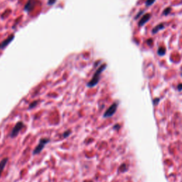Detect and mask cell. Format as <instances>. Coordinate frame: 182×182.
<instances>
[{"label": "cell", "instance_id": "18", "mask_svg": "<svg viewBox=\"0 0 182 182\" xmlns=\"http://www.w3.org/2000/svg\"><path fill=\"white\" fill-rule=\"evenodd\" d=\"M56 0H49V1H48V4H54L55 2H56Z\"/></svg>", "mask_w": 182, "mask_h": 182}, {"label": "cell", "instance_id": "11", "mask_svg": "<svg viewBox=\"0 0 182 182\" xmlns=\"http://www.w3.org/2000/svg\"><path fill=\"white\" fill-rule=\"evenodd\" d=\"M155 1H156V0H146V2H145L146 6H148V7H149V6L152 5V4L154 3Z\"/></svg>", "mask_w": 182, "mask_h": 182}, {"label": "cell", "instance_id": "2", "mask_svg": "<svg viewBox=\"0 0 182 182\" xmlns=\"http://www.w3.org/2000/svg\"><path fill=\"white\" fill-rule=\"evenodd\" d=\"M49 141H50L49 139H48V138L41 139V140L39 141L38 144L36 146L35 149L34 150V152H33L34 154L36 155V154H39L40 152H41V151L43 150V149L44 148V146H45L47 144H48V142H49Z\"/></svg>", "mask_w": 182, "mask_h": 182}, {"label": "cell", "instance_id": "3", "mask_svg": "<svg viewBox=\"0 0 182 182\" xmlns=\"http://www.w3.org/2000/svg\"><path fill=\"white\" fill-rule=\"evenodd\" d=\"M24 127V125L22 122H19L16 124V125L14 126V128H13L12 131H11L10 136H11V138H14V137H17L19 134V133L20 132V131L21 130V129Z\"/></svg>", "mask_w": 182, "mask_h": 182}, {"label": "cell", "instance_id": "12", "mask_svg": "<svg viewBox=\"0 0 182 182\" xmlns=\"http://www.w3.org/2000/svg\"><path fill=\"white\" fill-rule=\"evenodd\" d=\"M171 9L170 8V7H168V8L165 9H164V11H163V14L164 15H168V14L170 13V11H171Z\"/></svg>", "mask_w": 182, "mask_h": 182}, {"label": "cell", "instance_id": "9", "mask_svg": "<svg viewBox=\"0 0 182 182\" xmlns=\"http://www.w3.org/2000/svg\"><path fill=\"white\" fill-rule=\"evenodd\" d=\"M35 3H36V1H35V0H29V1H28L26 6L25 7V9H26V11H29L30 9H32V8L34 7Z\"/></svg>", "mask_w": 182, "mask_h": 182}, {"label": "cell", "instance_id": "4", "mask_svg": "<svg viewBox=\"0 0 182 182\" xmlns=\"http://www.w3.org/2000/svg\"><path fill=\"white\" fill-rule=\"evenodd\" d=\"M118 103H114L108 109L106 110V112H105L104 117L105 118H110L112 117L114 114L116 112L117 108H118Z\"/></svg>", "mask_w": 182, "mask_h": 182}, {"label": "cell", "instance_id": "14", "mask_svg": "<svg viewBox=\"0 0 182 182\" xmlns=\"http://www.w3.org/2000/svg\"><path fill=\"white\" fill-rule=\"evenodd\" d=\"M71 134V131H67V132H66L65 133H63V137H69V135H70Z\"/></svg>", "mask_w": 182, "mask_h": 182}, {"label": "cell", "instance_id": "15", "mask_svg": "<svg viewBox=\"0 0 182 182\" xmlns=\"http://www.w3.org/2000/svg\"><path fill=\"white\" fill-rule=\"evenodd\" d=\"M159 102V98H156L153 100V103H154V105H156L158 104Z\"/></svg>", "mask_w": 182, "mask_h": 182}, {"label": "cell", "instance_id": "13", "mask_svg": "<svg viewBox=\"0 0 182 182\" xmlns=\"http://www.w3.org/2000/svg\"><path fill=\"white\" fill-rule=\"evenodd\" d=\"M144 10H142V11H140V12H139V13H138V14H137V16H136V17H134V19H138V18H139V17H140V16H141V15H142V14H144Z\"/></svg>", "mask_w": 182, "mask_h": 182}, {"label": "cell", "instance_id": "1", "mask_svg": "<svg viewBox=\"0 0 182 182\" xmlns=\"http://www.w3.org/2000/svg\"><path fill=\"white\" fill-rule=\"evenodd\" d=\"M106 67H107L106 64H103L97 69V70L96 71L95 73L93 75V77L92 78V79L88 83V86L92 88V87H94L97 85V83L99 82V80H100V74L103 73V71L106 69Z\"/></svg>", "mask_w": 182, "mask_h": 182}, {"label": "cell", "instance_id": "7", "mask_svg": "<svg viewBox=\"0 0 182 182\" xmlns=\"http://www.w3.org/2000/svg\"><path fill=\"white\" fill-rule=\"evenodd\" d=\"M7 162H8V159H7V158H4V159H3L0 162V177H1V174H2L6 165H7Z\"/></svg>", "mask_w": 182, "mask_h": 182}, {"label": "cell", "instance_id": "5", "mask_svg": "<svg viewBox=\"0 0 182 182\" xmlns=\"http://www.w3.org/2000/svg\"><path fill=\"white\" fill-rule=\"evenodd\" d=\"M150 18H151V14H144V15L142 16V17L141 18V19L140 20V21H139V23H138L139 26H144V25L145 24L146 22H147L150 19Z\"/></svg>", "mask_w": 182, "mask_h": 182}, {"label": "cell", "instance_id": "10", "mask_svg": "<svg viewBox=\"0 0 182 182\" xmlns=\"http://www.w3.org/2000/svg\"><path fill=\"white\" fill-rule=\"evenodd\" d=\"M157 54L159 56H164V55L166 54V48H164V47H160V48H158Z\"/></svg>", "mask_w": 182, "mask_h": 182}, {"label": "cell", "instance_id": "17", "mask_svg": "<svg viewBox=\"0 0 182 182\" xmlns=\"http://www.w3.org/2000/svg\"><path fill=\"white\" fill-rule=\"evenodd\" d=\"M177 88H178V91H182V83L179 84L178 86H177Z\"/></svg>", "mask_w": 182, "mask_h": 182}, {"label": "cell", "instance_id": "16", "mask_svg": "<svg viewBox=\"0 0 182 182\" xmlns=\"http://www.w3.org/2000/svg\"><path fill=\"white\" fill-rule=\"evenodd\" d=\"M147 42V44L149 46H152V39H151V38H149V39H148V41H146Z\"/></svg>", "mask_w": 182, "mask_h": 182}, {"label": "cell", "instance_id": "6", "mask_svg": "<svg viewBox=\"0 0 182 182\" xmlns=\"http://www.w3.org/2000/svg\"><path fill=\"white\" fill-rule=\"evenodd\" d=\"M13 39H14V35H11V36H10L9 38H7V39L4 40L3 42H1V44H0V50L4 48V47L7 46L8 45V44H9V43L11 42Z\"/></svg>", "mask_w": 182, "mask_h": 182}, {"label": "cell", "instance_id": "8", "mask_svg": "<svg viewBox=\"0 0 182 182\" xmlns=\"http://www.w3.org/2000/svg\"><path fill=\"white\" fill-rule=\"evenodd\" d=\"M164 29V24L163 23L162 24H158L157 26H155L154 28L153 29V30H152V34H156L158 32H159L160 30H162V29Z\"/></svg>", "mask_w": 182, "mask_h": 182}]
</instances>
